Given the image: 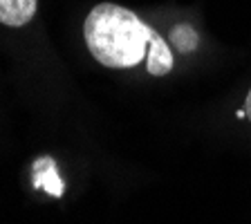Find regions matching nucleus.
I'll use <instances>...</instances> for the list:
<instances>
[{"label": "nucleus", "instance_id": "nucleus-1", "mask_svg": "<svg viewBox=\"0 0 251 224\" xmlns=\"http://www.w3.org/2000/svg\"><path fill=\"white\" fill-rule=\"evenodd\" d=\"M155 34L135 11L115 2H101L85 18L83 36L90 54L101 65L128 70L148 56V45Z\"/></svg>", "mask_w": 251, "mask_h": 224}, {"label": "nucleus", "instance_id": "nucleus-2", "mask_svg": "<svg viewBox=\"0 0 251 224\" xmlns=\"http://www.w3.org/2000/svg\"><path fill=\"white\" fill-rule=\"evenodd\" d=\"M31 186L34 188H41L45 191L47 195H52V198H63V191H65V184H63L61 175L56 171V162H54V157L50 155H43L38 157L36 162L31 164Z\"/></svg>", "mask_w": 251, "mask_h": 224}, {"label": "nucleus", "instance_id": "nucleus-3", "mask_svg": "<svg viewBox=\"0 0 251 224\" xmlns=\"http://www.w3.org/2000/svg\"><path fill=\"white\" fill-rule=\"evenodd\" d=\"M173 65H175V58H173L171 47L155 31L151 38V45H148V56H146L148 74H152V76H166L173 70Z\"/></svg>", "mask_w": 251, "mask_h": 224}, {"label": "nucleus", "instance_id": "nucleus-4", "mask_svg": "<svg viewBox=\"0 0 251 224\" xmlns=\"http://www.w3.org/2000/svg\"><path fill=\"white\" fill-rule=\"evenodd\" d=\"M38 0H0V23L7 27H25L34 18Z\"/></svg>", "mask_w": 251, "mask_h": 224}, {"label": "nucleus", "instance_id": "nucleus-5", "mask_svg": "<svg viewBox=\"0 0 251 224\" xmlns=\"http://www.w3.org/2000/svg\"><path fill=\"white\" fill-rule=\"evenodd\" d=\"M171 43L177 47L179 52H193L195 47H198V34H195V29L191 25L182 23V25L173 27Z\"/></svg>", "mask_w": 251, "mask_h": 224}, {"label": "nucleus", "instance_id": "nucleus-6", "mask_svg": "<svg viewBox=\"0 0 251 224\" xmlns=\"http://www.w3.org/2000/svg\"><path fill=\"white\" fill-rule=\"evenodd\" d=\"M245 112H247V119L251 121V90L247 94V101H245Z\"/></svg>", "mask_w": 251, "mask_h": 224}, {"label": "nucleus", "instance_id": "nucleus-7", "mask_svg": "<svg viewBox=\"0 0 251 224\" xmlns=\"http://www.w3.org/2000/svg\"><path fill=\"white\" fill-rule=\"evenodd\" d=\"M235 117H238V119H242V117H247V112H245V108H242V110H238V112H235Z\"/></svg>", "mask_w": 251, "mask_h": 224}]
</instances>
